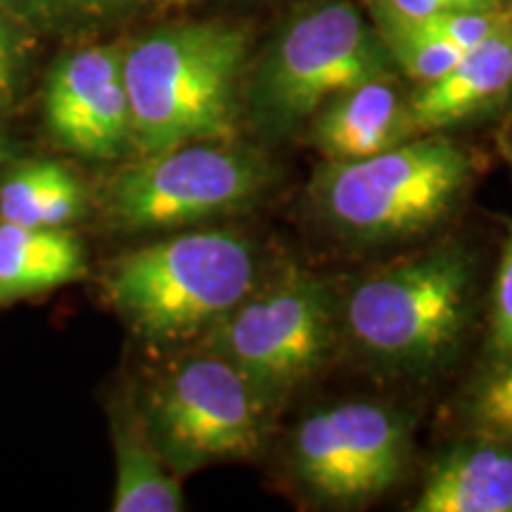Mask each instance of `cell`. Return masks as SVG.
<instances>
[{
	"label": "cell",
	"instance_id": "1",
	"mask_svg": "<svg viewBox=\"0 0 512 512\" xmlns=\"http://www.w3.org/2000/svg\"><path fill=\"white\" fill-rule=\"evenodd\" d=\"M247 34L228 22H181L124 50L133 145L147 155L190 143H233Z\"/></svg>",
	"mask_w": 512,
	"mask_h": 512
},
{
	"label": "cell",
	"instance_id": "2",
	"mask_svg": "<svg viewBox=\"0 0 512 512\" xmlns=\"http://www.w3.org/2000/svg\"><path fill=\"white\" fill-rule=\"evenodd\" d=\"M259 256L235 230H192L119 256L105 294L128 328L150 342L211 330L254 290Z\"/></svg>",
	"mask_w": 512,
	"mask_h": 512
},
{
	"label": "cell",
	"instance_id": "3",
	"mask_svg": "<svg viewBox=\"0 0 512 512\" xmlns=\"http://www.w3.org/2000/svg\"><path fill=\"white\" fill-rule=\"evenodd\" d=\"M470 178L472 159L463 147L441 133H420L380 155L325 162L311 197L342 238L387 245L439 226Z\"/></svg>",
	"mask_w": 512,
	"mask_h": 512
},
{
	"label": "cell",
	"instance_id": "4",
	"mask_svg": "<svg viewBox=\"0 0 512 512\" xmlns=\"http://www.w3.org/2000/svg\"><path fill=\"white\" fill-rule=\"evenodd\" d=\"M396 74L373 19L349 0H323L292 17L268 46L249 76L247 112L261 136L278 140L335 95Z\"/></svg>",
	"mask_w": 512,
	"mask_h": 512
},
{
	"label": "cell",
	"instance_id": "5",
	"mask_svg": "<svg viewBox=\"0 0 512 512\" xmlns=\"http://www.w3.org/2000/svg\"><path fill=\"white\" fill-rule=\"evenodd\" d=\"M470 275L458 249H434L363 278L344 311L358 349L384 368L437 366L465 330Z\"/></svg>",
	"mask_w": 512,
	"mask_h": 512
},
{
	"label": "cell",
	"instance_id": "6",
	"mask_svg": "<svg viewBox=\"0 0 512 512\" xmlns=\"http://www.w3.org/2000/svg\"><path fill=\"white\" fill-rule=\"evenodd\" d=\"M211 332V351L235 366L268 408L285 401L328 361L335 342L330 285L287 268L252 290Z\"/></svg>",
	"mask_w": 512,
	"mask_h": 512
},
{
	"label": "cell",
	"instance_id": "7",
	"mask_svg": "<svg viewBox=\"0 0 512 512\" xmlns=\"http://www.w3.org/2000/svg\"><path fill=\"white\" fill-rule=\"evenodd\" d=\"M271 408L247 377L211 351L178 363L152 389L145 427L176 475L252 458Z\"/></svg>",
	"mask_w": 512,
	"mask_h": 512
},
{
	"label": "cell",
	"instance_id": "8",
	"mask_svg": "<svg viewBox=\"0 0 512 512\" xmlns=\"http://www.w3.org/2000/svg\"><path fill=\"white\" fill-rule=\"evenodd\" d=\"M271 169L259 152L233 143H190L126 166L110 185L112 219L128 230L192 226L259 200Z\"/></svg>",
	"mask_w": 512,
	"mask_h": 512
},
{
	"label": "cell",
	"instance_id": "9",
	"mask_svg": "<svg viewBox=\"0 0 512 512\" xmlns=\"http://www.w3.org/2000/svg\"><path fill=\"white\" fill-rule=\"evenodd\" d=\"M408 463V427L392 408L344 401L299 422L292 472L320 501L361 505L399 482Z\"/></svg>",
	"mask_w": 512,
	"mask_h": 512
},
{
	"label": "cell",
	"instance_id": "10",
	"mask_svg": "<svg viewBox=\"0 0 512 512\" xmlns=\"http://www.w3.org/2000/svg\"><path fill=\"white\" fill-rule=\"evenodd\" d=\"M46 119L60 145L91 159H117L133 143L124 50L83 48L55 64Z\"/></svg>",
	"mask_w": 512,
	"mask_h": 512
},
{
	"label": "cell",
	"instance_id": "11",
	"mask_svg": "<svg viewBox=\"0 0 512 512\" xmlns=\"http://www.w3.org/2000/svg\"><path fill=\"white\" fill-rule=\"evenodd\" d=\"M420 136L411 98L394 79H375L339 93L311 117V143L325 162H351Z\"/></svg>",
	"mask_w": 512,
	"mask_h": 512
},
{
	"label": "cell",
	"instance_id": "12",
	"mask_svg": "<svg viewBox=\"0 0 512 512\" xmlns=\"http://www.w3.org/2000/svg\"><path fill=\"white\" fill-rule=\"evenodd\" d=\"M512 91V27L465 50L460 60L411 95L420 133H441L501 102Z\"/></svg>",
	"mask_w": 512,
	"mask_h": 512
},
{
	"label": "cell",
	"instance_id": "13",
	"mask_svg": "<svg viewBox=\"0 0 512 512\" xmlns=\"http://www.w3.org/2000/svg\"><path fill=\"white\" fill-rule=\"evenodd\" d=\"M415 512H512V448L472 441L444 453L427 475Z\"/></svg>",
	"mask_w": 512,
	"mask_h": 512
},
{
	"label": "cell",
	"instance_id": "14",
	"mask_svg": "<svg viewBox=\"0 0 512 512\" xmlns=\"http://www.w3.org/2000/svg\"><path fill=\"white\" fill-rule=\"evenodd\" d=\"M83 273L86 254L74 233L0 221V302L74 283Z\"/></svg>",
	"mask_w": 512,
	"mask_h": 512
},
{
	"label": "cell",
	"instance_id": "15",
	"mask_svg": "<svg viewBox=\"0 0 512 512\" xmlns=\"http://www.w3.org/2000/svg\"><path fill=\"white\" fill-rule=\"evenodd\" d=\"M114 458V512H181L183 489L176 472L140 420H117L112 427Z\"/></svg>",
	"mask_w": 512,
	"mask_h": 512
},
{
	"label": "cell",
	"instance_id": "16",
	"mask_svg": "<svg viewBox=\"0 0 512 512\" xmlns=\"http://www.w3.org/2000/svg\"><path fill=\"white\" fill-rule=\"evenodd\" d=\"M86 195L72 171L57 162L19 166L0 185V221L27 228H64L79 219Z\"/></svg>",
	"mask_w": 512,
	"mask_h": 512
},
{
	"label": "cell",
	"instance_id": "17",
	"mask_svg": "<svg viewBox=\"0 0 512 512\" xmlns=\"http://www.w3.org/2000/svg\"><path fill=\"white\" fill-rule=\"evenodd\" d=\"M370 12L396 69L418 86L439 79L465 53L463 48L451 46L444 38L430 34L413 17L401 15L382 0H370Z\"/></svg>",
	"mask_w": 512,
	"mask_h": 512
},
{
	"label": "cell",
	"instance_id": "18",
	"mask_svg": "<svg viewBox=\"0 0 512 512\" xmlns=\"http://www.w3.org/2000/svg\"><path fill=\"white\" fill-rule=\"evenodd\" d=\"M422 29L430 34L444 38L451 46L470 50L479 43L489 41L491 36L501 34L512 27V10H475V12H451V15H432V17H413Z\"/></svg>",
	"mask_w": 512,
	"mask_h": 512
},
{
	"label": "cell",
	"instance_id": "19",
	"mask_svg": "<svg viewBox=\"0 0 512 512\" xmlns=\"http://www.w3.org/2000/svg\"><path fill=\"white\" fill-rule=\"evenodd\" d=\"M472 413L477 425L494 439H512V358L484 384Z\"/></svg>",
	"mask_w": 512,
	"mask_h": 512
},
{
	"label": "cell",
	"instance_id": "20",
	"mask_svg": "<svg viewBox=\"0 0 512 512\" xmlns=\"http://www.w3.org/2000/svg\"><path fill=\"white\" fill-rule=\"evenodd\" d=\"M491 354L498 363L512 358V228L496 273L494 306H491Z\"/></svg>",
	"mask_w": 512,
	"mask_h": 512
},
{
	"label": "cell",
	"instance_id": "21",
	"mask_svg": "<svg viewBox=\"0 0 512 512\" xmlns=\"http://www.w3.org/2000/svg\"><path fill=\"white\" fill-rule=\"evenodd\" d=\"M389 8L408 17L451 15V12H475L503 8V0H382Z\"/></svg>",
	"mask_w": 512,
	"mask_h": 512
},
{
	"label": "cell",
	"instance_id": "22",
	"mask_svg": "<svg viewBox=\"0 0 512 512\" xmlns=\"http://www.w3.org/2000/svg\"><path fill=\"white\" fill-rule=\"evenodd\" d=\"M43 5H57V8H72L83 12H112L133 8V5L143 3V0H38Z\"/></svg>",
	"mask_w": 512,
	"mask_h": 512
},
{
	"label": "cell",
	"instance_id": "23",
	"mask_svg": "<svg viewBox=\"0 0 512 512\" xmlns=\"http://www.w3.org/2000/svg\"><path fill=\"white\" fill-rule=\"evenodd\" d=\"M12 88V46L8 29L0 22V102L10 95Z\"/></svg>",
	"mask_w": 512,
	"mask_h": 512
},
{
	"label": "cell",
	"instance_id": "24",
	"mask_svg": "<svg viewBox=\"0 0 512 512\" xmlns=\"http://www.w3.org/2000/svg\"><path fill=\"white\" fill-rule=\"evenodd\" d=\"M3 157H5V152H3V145H0V162H3Z\"/></svg>",
	"mask_w": 512,
	"mask_h": 512
}]
</instances>
